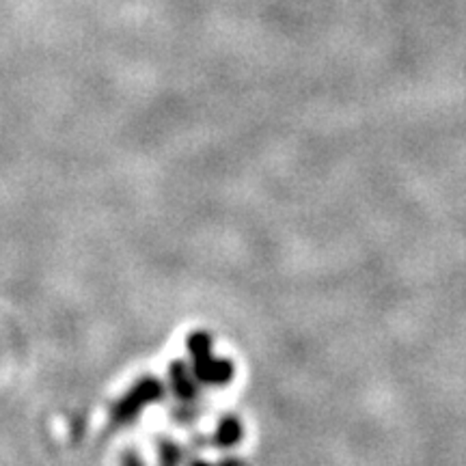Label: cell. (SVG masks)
Returning <instances> with one entry per match:
<instances>
[{"label": "cell", "mask_w": 466, "mask_h": 466, "mask_svg": "<svg viewBox=\"0 0 466 466\" xmlns=\"http://www.w3.org/2000/svg\"><path fill=\"white\" fill-rule=\"evenodd\" d=\"M162 387L154 378H143L127 391L124 398H121L110 410V421L115 425H126L134 421L138 417V412L143 410L149 401L160 400Z\"/></svg>", "instance_id": "cell-1"}, {"label": "cell", "mask_w": 466, "mask_h": 466, "mask_svg": "<svg viewBox=\"0 0 466 466\" xmlns=\"http://www.w3.org/2000/svg\"><path fill=\"white\" fill-rule=\"evenodd\" d=\"M124 466H143V462L130 451V453H126V456H124Z\"/></svg>", "instance_id": "cell-2"}, {"label": "cell", "mask_w": 466, "mask_h": 466, "mask_svg": "<svg viewBox=\"0 0 466 466\" xmlns=\"http://www.w3.org/2000/svg\"><path fill=\"white\" fill-rule=\"evenodd\" d=\"M197 466H206V464H197Z\"/></svg>", "instance_id": "cell-3"}]
</instances>
